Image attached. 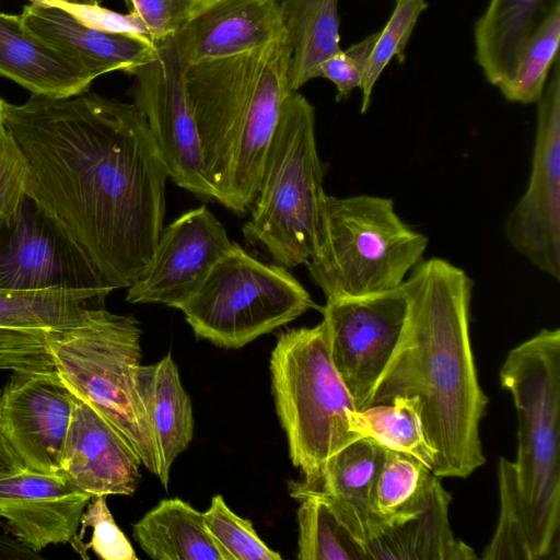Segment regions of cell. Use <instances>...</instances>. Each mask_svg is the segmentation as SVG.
Segmentation results:
<instances>
[{
  "mask_svg": "<svg viewBox=\"0 0 560 560\" xmlns=\"http://www.w3.org/2000/svg\"><path fill=\"white\" fill-rule=\"evenodd\" d=\"M3 121L28 160L27 192L63 222L109 287H130L162 232L170 178L140 110L86 90L3 101Z\"/></svg>",
  "mask_w": 560,
  "mask_h": 560,
  "instance_id": "6da1fadb",
  "label": "cell"
},
{
  "mask_svg": "<svg viewBox=\"0 0 560 560\" xmlns=\"http://www.w3.org/2000/svg\"><path fill=\"white\" fill-rule=\"evenodd\" d=\"M402 287L404 329L368 407L417 397L435 453L433 475L467 478L486 463L479 425L489 401L469 337L472 282L459 267L433 257L417 264Z\"/></svg>",
  "mask_w": 560,
  "mask_h": 560,
  "instance_id": "7a4b0ae2",
  "label": "cell"
},
{
  "mask_svg": "<svg viewBox=\"0 0 560 560\" xmlns=\"http://www.w3.org/2000/svg\"><path fill=\"white\" fill-rule=\"evenodd\" d=\"M285 35L261 47L184 68L217 202L244 215L258 191L265 158L288 95Z\"/></svg>",
  "mask_w": 560,
  "mask_h": 560,
  "instance_id": "3957f363",
  "label": "cell"
},
{
  "mask_svg": "<svg viewBox=\"0 0 560 560\" xmlns=\"http://www.w3.org/2000/svg\"><path fill=\"white\" fill-rule=\"evenodd\" d=\"M141 335L133 316L100 306L71 326L0 330V369L31 366L55 373L128 441L158 477L159 454L136 387Z\"/></svg>",
  "mask_w": 560,
  "mask_h": 560,
  "instance_id": "277c9868",
  "label": "cell"
},
{
  "mask_svg": "<svg viewBox=\"0 0 560 560\" xmlns=\"http://www.w3.org/2000/svg\"><path fill=\"white\" fill-rule=\"evenodd\" d=\"M517 416L516 490L535 560L560 557V329L513 348L500 370Z\"/></svg>",
  "mask_w": 560,
  "mask_h": 560,
  "instance_id": "5b68a950",
  "label": "cell"
},
{
  "mask_svg": "<svg viewBox=\"0 0 560 560\" xmlns=\"http://www.w3.org/2000/svg\"><path fill=\"white\" fill-rule=\"evenodd\" d=\"M315 137V110L298 91L282 102L260 177L245 240L260 245L278 265H305L318 250L327 195Z\"/></svg>",
  "mask_w": 560,
  "mask_h": 560,
  "instance_id": "8992f818",
  "label": "cell"
},
{
  "mask_svg": "<svg viewBox=\"0 0 560 560\" xmlns=\"http://www.w3.org/2000/svg\"><path fill=\"white\" fill-rule=\"evenodd\" d=\"M275 405L302 488L318 487L326 462L361 438L353 430L354 400L335 369L323 320L282 331L270 355Z\"/></svg>",
  "mask_w": 560,
  "mask_h": 560,
  "instance_id": "52a82bcc",
  "label": "cell"
},
{
  "mask_svg": "<svg viewBox=\"0 0 560 560\" xmlns=\"http://www.w3.org/2000/svg\"><path fill=\"white\" fill-rule=\"evenodd\" d=\"M428 242L389 198L327 195L322 242L305 266L326 299L360 296L401 285Z\"/></svg>",
  "mask_w": 560,
  "mask_h": 560,
  "instance_id": "ba28073f",
  "label": "cell"
},
{
  "mask_svg": "<svg viewBox=\"0 0 560 560\" xmlns=\"http://www.w3.org/2000/svg\"><path fill=\"white\" fill-rule=\"evenodd\" d=\"M315 306L288 268L266 264L233 243L177 310L196 337L240 349Z\"/></svg>",
  "mask_w": 560,
  "mask_h": 560,
  "instance_id": "9c48e42d",
  "label": "cell"
},
{
  "mask_svg": "<svg viewBox=\"0 0 560 560\" xmlns=\"http://www.w3.org/2000/svg\"><path fill=\"white\" fill-rule=\"evenodd\" d=\"M0 289L114 291L63 222L28 192L0 229Z\"/></svg>",
  "mask_w": 560,
  "mask_h": 560,
  "instance_id": "30bf717a",
  "label": "cell"
},
{
  "mask_svg": "<svg viewBox=\"0 0 560 560\" xmlns=\"http://www.w3.org/2000/svg\"><path fill=\"white\" fill-rule=\"evenodd\" d=\"M155 45L153 58L131 72L132 103L145 119L168 177L180 188L217 201L173 36Z\"/></svg>",
  "mask_w": 560,
  "mask_h": 560,
  "instance_id": "8fae6325",
  "label": "cell"
},
{
  "mask_svg": "<svg viewBox=\"0 0 560 560\" xmlns=\"http://www.w3.org/2000/svg\"><path fill=\"white\" fill-rule=\"evenodd\" d=\"M408 301L401 285L387 291L326 299L320 308L331 362L359 411L400 339Z\"/></svg>",
  "mask_w": 560,
  "mask_h": 560,
  "instance_id": "7c38bea8",
  "label": "cell"
},
{
  "mask_svg": "<svg viewBox=\"0 0 560 560\" xmlns=\"http://www.w3.org/2000/svg\"><path fill=\"white\" fill-rule=\"evenodd\" d=\"M537 102L530 174L509 213L504 233L533 266L560 281V62Z\"/></svg>",
  "mask_w": 560,
  "mask_h": 560,
  "instance_id": "4fadbf2b",
  "label": "cell"
},
{
  "mask_svg": "<svg viewBox=\"0 0 560 560\" xmlns=\"http://www.w3.org/2000/svg\"><path fill=\"white\" fill-rule=\"evenodd\" d=\"M11 370L0 396V431L26 469L57 474L75 395L50 371Z\"/></svg>",
  "mask_w": 560,
  "mask_h": 560,
  "instance_id": "5bb4252c",
  "label": "cell"
},
{
  "mask_svg": "<svg viewBox=\"0 0 560 560\" xmlns=\"http://www.w3.org/2000/svg\"><path fill=\"white\" fill-rule=\"evenodd\" d=\"M232 245L224 226L206 206L184 212L163 226L151 261L127 288L126 301L177 308Z\"/></svg>",
  "mask_w": 560,
  "mask_h": 560,
  "instance_id": "9a60e30c",
  "label": "cell"
},
{
  "mask_svg": "<svg viewBox=\"0 0 560 560\" xmlns=\"http://www.w3.org/2000/svg\"><path fill=\"white\" fill-rule=\"evenodd\" d=\"M91 494L59 474L28 469L0 477V517L34 552L77 536Z\"/></svg>",
  "mask_w": 560,
  "mask_h": 560,
  "instance_id": "2e32d148",
  "label": "cell"
},
{
  "mask_svg": "<svg viewBox=\"0 0 560 560\" xmlns=\"http://www.w3.org/2000/svg\"><path fill=\"white\" fill-rule=\"evenodd\" d=\"M141 465L128 441L75 396L57 474L91 495H132Z\"/></svg>",
  "mask_w": 560,
  "mask_h": 560,
  "instance_id": "e0dca14e",
  "label": "cell"
},
{
  "mask_svg": "<svg viewBox=\"0 0 560 560\" xmlns=\"http://www.w3.org/2000/svg\"><path fill=\"white\" fill-rule=\"evenodd\" d=\"M284 35L278 0H211L173 40L186 68L238 55Z\"/></svg>",
  "mask_w": 560,
  "mask_h": 560,
  "instance_id": "ac0fdd59",
  "label": "cell"
},
{
  "mask_svg": "<svg viewBox=\"0 0 560 560\" xmlns=\"http://www.w3.org/2000/svg\"><path fill=\"white\" fill-rule=\"evenodd\" d=\"M20 18L27 31L94 80L115 71L131 74L156 50L149 38L92 28L48 3L30 2Z\"/></svg>",
  "mask_w": 560,
  "mask_h": 560,
  "instance_id": "d6986e66",
  "label": "cell"
},
{
  "mask_svg": "<svg viewBox=\"0 0 560 560\" xmlns=\"http://www.w3.org/2000/svg\"><path fill=\"white\" fill-rule=\"evenodd\" d=\"M451 494L432 475L422 495L393 516L364 545L368 560H475V550L453 534L448 521Z\"/></svg>",
  "mask_w": 560,
  "mask_h": 560,
  "instance_id": "ffe728a7",
  "label": "cell"
},
{
  "mask_svg": "<svg viewBox=\"0 0 560 560\" xmlns=\"http://www.w3.org/2000/svg\"><path fill=\"white\" fill-rule=\"evenodd\" d=\"M385 451L370 438H358L326 462L314 489L363 547L386 526L372 506V491Z\"/></svg>",
  "mask_w": 560,
  "mask_h": 560,
  "instance_id": "44dd1931",
  "label": "cell"
},
{
  "mask_svg": "<svg viewBox=\"0 0 560 560\" xmlns=\"http://www.w3.org/2000/svg\"><path fill=\"white\" fill-rule=\"evenodd\" d=\"M0 77L48 97L82 93L94 81L27 31L20 14L4 12H0Z\"/></svg>",
  "mask_w": 560,
  "mask_h": 560,
  "instance_id": "7402d4cb",
  "label": "cell"
},
{
  "mask_svg": "<svg viewBox=\"0 0 560 560\" xmlns=\"http://www.w3.org/2000/svg\"><path fill=\"white\" fill-rule=\"evenodd\" d=\"M136 387L159 454L158 478L167 489L171 467L188 448L194 436L190 398L171 353L155 363L140 364L136 373Z\"/></svg>",
  "mask_w": 560,
  "mask_h": 560,
  "instance_id": "603a6c76",
  "label": "cell"
},
{
  "mask_svg": "<svg viewBox=\"0 0 560 560\" xmlns=\"http://www.w3.org/2000/svg\"><path fill=\"white\" fill-rule=\"evenodd\" d=\"M560 0H489L474 28L475 59L498 86L514 71L520 55L545 15Z\"/></svg>",
  "mask_w": 560,
  "mask_h": 560,
  "instance_id": "cb8c5ba5",
  "label": "cell"
},
{
  "mask_svg": "<svg viewBox=\"0 0 560 560\" xmlns=\"http://www.w3.org/2000/svg\"><path fill=\"white\" fill-rule=\"evenodd\" d=\"M339 0H278L291 49L289 92L317 78L319 67L341 50Z\"/></svg>",
  "mask_w": 560,
  "mask_h": 560,
  "instance_id": "d4e9b609",
  "label": "cell"
},
{
  "mask_svg": "<svg viewBox=\"0 0 560 560\" xmlns=\"http://www.w3.org/2000/svg\"><path fill=\"white\" fill-rule=\"evenodd\" d=\"M132 535L155 560H224L203 513L178 498L161 500L133 525Z\"/></svg>",
  "mask_w": 560,
  "mask_h": 560,
  "instance_id": "484cf974",
  "label": "cell"
},
{
  "mask_svg": "<svg viewBox=\"0 0 560 560\" xmlns=\"http://www.w3.org/2000/svg\"><path fill=\"white\" fill-rule=\"evenodd\" d=\"M108 291L0 289V330L34 331L71 326L104 305Z\"/></svg>",
  "mask_w": 560,
  "mask_h": 560,
  "instance_id": "4316f807",
  "label": "cell"
},
{
  "mask_svg": "<svg viewBox=\"0 0 560 560\" xmlns=\"http://www.w3.org/2000/svg\"><path fill=\"white\" fill-rule=\"evenodd\" d=\"M291 495L300 501L299 560H368L363 545L314 489L293 483Z\"/></svg>",
  "mask_w": 560,
  "mask_h": 560,
  "instance_id": "83f0119b",
  "label": "cell"
},
{
  "mask_svg": "<svg viewBox=\"0 0 560 560\" xmlns=\"http://www.w3.org/2000/svg\"><path fill=\"white\" fill-rule=\"evenodd\" d=\"M420 412L417 397H395L389 404L354 411L352 425L360 436L411 455L432 471L435 453L427 439Z\"/></svg>",
  "mask_w": 560,
  "mask_h": 560,
  "instance_id": "f1b7e54d",
  "label": "cell"
},
{
  "mask_svg": "<svg viewBox=\"0 0 560 560\" xmlns=\"http://www.w3.org/2000/svg\"><path fill=\"white\" fill-rule=\"evenodd\" d=\"M560 2L540 21L526 42L510 78L497 88L510 102L537 103L558 58Z\"/></svg>",
  "mask_w": 560,
  "mask_h": 560,
  "instance_id": "f546056e",
  "label": "cell"
},
{
  "mask_svg": "<svg viewBox=\"0 0 560 560\" xmlns=\"http://www.w3.org/2000/svg\"><path fill=\"white\" fill-rule=\"evenodd\" d=\"M433 472L419 459L386 448L372 491V506L386 522L410 509L423 493Z\"/></svg>",
  "mask_w": 560,
  "mask_h": 560,
  "instance_id": "4dcf8cb0",
  "label": "cell"
},
{
  "mask_svg": "<svg viewBox=\"0 0 560 560\" xmlns=\"http://www.w3.org/2000/svg\"><path fill=\"white\" fill-rule=\"evenodd\" d=\"M500 514L493 537L483 550L486 560H535L516 490L513 462H499Z\"/></svg>",
  "mask_w": 560,
  "mask_h": 560,
  "instance_id": "1f68e13d",
  "label": "cell"
},
{
  "mask_svg": "<svg viewBox=\"0 0 560 560\" xmlns=\"http://www.w3.org/2000/svg\"><path fill=\"white\" fill-rule=\"evenodd\" d=\"M393 12L383 27L377 32L376 40L369 56L360 90L362 101L360 113H365L371 104V96L381 73L393 58L404 60L405 48L411 37L418 19L428 8L425 0H393Z\"/></svg>",
  "mask_w": 560,
  "mask_h": 560,
  "instance_id": "d6a6232c",
  "label": "cell"
},
{
  "mask_svg": "<svg viewBox=\"0 0 560 560\" xmlns=\"http://www.w3.org/2000/svg\"><path fill=\"white\" fill-rule=\"evenodd\" d=\"M205 525L224 560H281L258 536L249 520L235 514L222 495L212 498Z\"/></svg>",
  "mask_w": 560,
  "mask_h": 560,
  "instance_id": "836d02e7",
  "label": "cell"
},
{
  "mask_svg": "<svg viewBox=\"0 0 560 560\" xmlns=\"http://www.w3.org/2000/svg\"><path fill=\"white\" fill-rule=\"evenodd\" d=\"M80 530L70 541L74 550L89 559L88 549L104 560H137L130 541L116 524L106 495H92L80 521Z\"/></svg>",
  "mask_w": 560,
  "mask_h": 560,
  "instance_id": "e575fe53",
  "label": "cell"
},
{
  "mask_svg": "<svg viewBox=\"0 0 560 560\" xmlns=\"http://www.w3.org/2000/svg\"><path fill=\"white\" fill-rule=\"evenodd\" d=\"M31 180L28 160L3 121L0 119V229L15 215L27 194Z\"/></svg>",
  "mask_w": 560,
  "mask_h": 560,
  "instance_id": "d590c367",
  "label": "cell"
},
{
  "mask_svg": "<svg viewBox=\"0 0 560 560\" xmlns=\"http://www.w3.org/2000/svg\"><path fill=\"white\" fill-rule=\"evenodd\" d=\"M211 0H125L154 44L167 39Z\"/></svg>",
  "mask_w": 560,
  "mask_h": 560,
  "instance_id": "8d00e7d4",
  "label": "cell"
},
{
  "mask_svg": "<svg viewBox=\"0 0 560 560\" xmlns=\"http://www.w3.org/2000/svg\"><path fill=\"white\" fill-rule=\"evenodd\" d=\"M376 37L377 32L346 50L341 49L319 67L317 78L327 79L335 84L337 101L347 98L354 89H360Z\"/></svg>",
  "mask_w": 560,
  "mask_h": 560,
  "instance_id": "74e56055",
  "label": "cell"
},
{
  "mask_svg": "<svg viewBox=\"0 0 560 560\" xmlns=\"http://www.w3.org/2000/svg\"><path fill=\"white\" fill-rule=\"evenodd\" d=\"M26 469L0 431V477Z\"/></svg>",
  "mask_w": 560,
  "mask_h": 560,
  "instance_id": "f35d334b",
  "label": "cell"
},
{
  "mask_svg": "<svg viewBox=\"0 0 560 560\" xmlns=\"http://www.w3.org/2000/svg\"><path fill=\"white\" fill-rule=\"evenodd\" d=\"M3 98L0 96V119L2 118L3 116Z\"/></svg>",
  "mask_w": 560,
  "mask_h": 560,
  "instance_id": "ab89813d",
  "label": "cell"
},
{
  "mask_svg": "<svg viewBox=\"0 0 560 560\" xmlns=\"http://www.w3.org/2000/svg\"><path fill=\"white\" fill-rule=\"evenodd\" d=\"M89 2H100V0H90Z\"/></svg>",
  "mask_w": 560,
  "mask_h": 560,
  "instance_id": "60d3db41",
  "label": "cell"
},
{
  "mask_svg": "<svg viewBox=\"0 0 560 560\" xmlns=\"http://www.w3.org/2000/svg\"><path fill=\"white\" fill-rule=\"evenodd\" d=\"M0 396H1V390H0Z\"/></svg>",
  "mask_w": 560,
  "mask_h": 560,
  "instance_id": "b9f144b4",
  "label": "cell"
}]
</instances>
